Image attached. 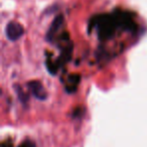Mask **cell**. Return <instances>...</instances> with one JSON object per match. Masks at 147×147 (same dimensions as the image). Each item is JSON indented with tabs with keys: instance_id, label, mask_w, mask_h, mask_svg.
Here are the masks:
<instances>
[{
	"instance_id": "obj_1",
	"label": "cell",
	"mask_w": 147,
	"mask_h": 147,
	"mask_svg": "<svg viewBox=\"0 0 147 147\" xmlns=\"http://www.w3.org/2000/svg\"><path fill=\"white\" fill-rule=\"evenodd\" d=\"M98 37L101 40L112 38L118 28L131 31L135 29V23L127 13H119L115 15H99L94 21Z\"/></svg>"
},
{
	"instance_id": "obj_2",
	"label": "cell",
	"mask_w": 147,
	"mask_h": 147,
	"mask_svg": "<svg viewBox=\"0 0 147 147\" xmlns=\"http://www.w3.org/2000/svg\"><path fill=\"white\" fill-rule=\"evenodd\" d=\"M23 32H24V29H23L22 25L19 24L18 22L11 21L6 25L5 33H6L7 38L11 41H15L17 39H19L22 36Z\"/></svg>"
},
{
	"instance_id": "obj_3",
	"label": "cell",
	"mask_w": 147,
	"mask_h": 147,
	"mask_svg": "<svg viewBox=\"0 0 147 147\" xmlns=\"http://www.w3.org/2000/svg\"><path fill=\"white\" fill-rule=\"evenodd\" d=\"M28 90L37 100L45 101L47 98V92L45 90V86L42 85V83L39 81H30L27 84Z\"/></svg>"
},
{
	"instance_id": "obj_4",
	"label": "cell",
	"mask_w": 147,
	"mask_h": 147,
	"mask_svg": "<svg viewBox=\"0 0 147 147\" xmlns=\"http://www.w3.org/2000/svg\"><path fill=\"white\" fill-rule=\"evenodd\" d=\"M63 24V18L61 15L55 17L53 22L51 23V27H49V31L47 33V39L49 42H53L55 40V38L57 37V33H59V29L61 28Z\"/></svg>"
},
{
	"instance_id": "obj_5",
	"label": "cell",
	"mask_w": 147,
	"mask_h": 147,
	"mask_svg": "<svg viewBox=\"0 0 147 147\" xmlns=\"http://www.w3.org/2000/svg\"><path fill=\"white\" fill-rule=\"evenodd\" d=\"M79 83H80V77H79V75H74V76L69 77V82L65 85V90L69 93L75 92L77 90V88H78Z\"/></svg>"
},
{
	"instance_id": "obj_6",
	"label": "cell",
	"mask_w": 147,
	"mask_h": 147,
	"mask_svg": "<svg viewBox=\"0 0 147 147\" xmlns=\"http://www.w3.org/2000/svg\"><path fill=\"white\" fill-rule=\"evenodd\" d=\"M16 89H17V94H18V97H19V99H20V101L22 103L23 102L26 103L27 101H28V97H27V95L25 94V93L23 92L22 90H21V88L19 86H17Z\"/></svg>"
},
{
	"instance_id": "obj_7",
	"label": "cell",
	"mask_w": 147,
	"mask_h": 147,
	"mask_svg": "<svg viewBox=\"0 0 147 147\" xmlns=\"http://www.w3.org/2000/svg\"><path fill=\"white\" fill-rule=\"evenodd\" d=\"M1 147H12V144H11L10 141H4V142L2 143V145H1Z\"/></svg>"
},
{
	"instance_id": "obj_8",
	"label": "cell",
	"mask_w": 147,
	"mask_h": 147,
	"mask_svg": "<svg viewBox=\"0 0 147 147\" xmlns=\"http://www.w3.org/2000/svg\"><path fill=\"white\" fill-rule=\"evenodd\" d=\"M19 147H31V145L29 144V142H25V143H22Z\"/></svg>"
}]
</instances>
